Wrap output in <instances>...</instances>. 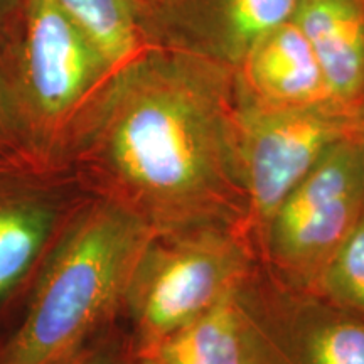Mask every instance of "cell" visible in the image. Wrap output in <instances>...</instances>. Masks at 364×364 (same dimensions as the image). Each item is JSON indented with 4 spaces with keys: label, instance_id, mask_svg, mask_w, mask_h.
<instances>
[{
    "label": "cell",
    "instance_id": "obj_10",
    "mask_svg": "<svg viewBox=\"0 0 364 364\" xmlns=\"http://www.w3.org/2000/svg\"><path fill=\"white\" fill-rule=\"evenodd\" d=\"M233 80L236 100L258 107L338 105L312 46L294 19L258 36L233 68Z\"/></svg>",
    "mask_w": 364,
    "mask_h": 364
},
{
    "label": "cell",
    "instance_id": "obj_9",
    "mask_svg": "<svg viewBox=\"0 0 364 364\" xmlns=\"http://www.w3.org/2000/svg\"><path fill=\"white\" fill-rule=\"evenodd\" d=\"M150 46L235 68L258 36L292 19L299 0H135Z\"/></svg>",
    "mask_w": 364,
    "mask_h": 364
},
{
    "label": "cell",
    "instance_id": "obj_15",
    "mask_svg": "<svg viewBox=\"0 0 364 364\" xmlns=\"http://www.w3.org/2000/svg\"><path fill=\"white\" fill-rule=\"evenodd\" d=\"M63 364H142L129 338L115 332V326L91 341L86 348Z\"/></svg>",
    "mask_w": 364,
    "mask_h": 364
},
{
    "label": "cell",
    "instance_id": "obj_4",
    "mask_svg": "<svg viewBox=\"0 0 364 364\" xmlns=\"http://www.w3.org/2000/svg\"><path fill=\"white\" fill-rule=\"evenodd\" d=\"M240 223H206L154 233L132 273L120 317L136 356L235 295L257 268Z\"/></svg>",
    "mask_w": 364,
    "mask_h": 364
},
{
    "label": "cell",
    "instance_id": "obj_13",
    "mask_svg": "<svg viewBox=\"0 0 364 364\" xmlns=\"http://www.w3.org/2000/svg\"><path fill=\"white\" fill-rule=\"evenodd\" d=\"M88 36L117 70L152 46L145 38L135 0H49Z\"/></svg>",
    "mask_w": 364,
    "mask_h": 364
},
{
    "label": "cell",
    "instance_id": "obj_5",
    "mask_svg": "<svg viewBox=\"0 0 364 364\" xmlns=\"http://www.w3.org/2000/svg\"><path fill=\"white\" fill-rule=\"evenodd\" d=\"M364 209V139L336 142L290 189L258 231L260 263L284 284L312 292Z\"/></svg>",
    "mask_w": 364,
    "mask_h": 364
},
{
    "label": "cell",
    "instance_id": "obj_14",
    "mask_svg": "<svg viewBox=\"0 0 364 364\" xmlns=\"http://www.w3.org/2000/svg\"><path fill=\"white\" fill-rule=\"evenodd\" d=\"M312 292L364 318V209L318 275Z\"/></svg>",
    "mask_w": 364,
    "mask_h": 364
},
{
    "label": "cell",
    "instance_id": "obj_1",
    "mask_svg": "<svg viewBox=\"0 0 364 364\" xmlns=\"http://www.w3.org/2000/svg\"><path fill=\"white\" fill-rule=\"evenodd\" d=\"M86 194L154 233L245 223L233 68L152 46L115 73L68 147Z\"/></svg>",
    "mask_w": 364,
    "mask_h": 364
},
{
    "label": "cell",
    "instance_id": "obj_8",
    "mask_svg": "<svg viewBox=\"0 0 364 364\" xmlns=\"http://www.w3.org/2000/svg\"><path fill=\"white\" fill-rule=\"evenodd\" d=\"M86 198L65 169L0 159V329Z\"/></svg>",
    "mask_w": 364,
    "mask_h": 364
},
{
    "label": "cell",
    "instance_id": "obj_17",
    "mask_svg": "<svg viewBox=\"0 0 364 364\" xmlns=\"http://www.w3.org/2000/svg\"><path fill=\"white\" fill-rule=\"evenodd\" d=\"M22 0H0V53L6 48L19 19Z\"/></svg>",
    "mask_w": 364,
    "mask_h": 364
},
{
    "label": "cell",
    "instance_id": "obj_18",
    "mask_svg": "<svg viewBox=\"0 0 364 364\" xmlns=\"http://www.w3.org/2000/svg\"><path fill=\"white\" fill-rule=\"evenodd\" d=\"M359 134H361L364 139V105L361 108V113H359Z\"/></svg>",
    "mask_w": 364,
    "mask_h": 364
},
{
    "label": "cell",
    "instance_id": "obj_3",
    "mask_svg": "<svg viewBox=\"0 0 364 364\" xmlns=\"http://www.w3.org/2000/svg\"><path fill=\"white\" fill-rule=\"evenodd\" d=\"M120 71L49 0H22L0 53V83L36 162L63 169L81 122Z\"/></svg>",
    "mask_w": 364,
    "mask_h": 364
},
{
    "label": "cell",
    "instance_id": "obj_6",
    "mask_svg": "<svg viewBox=\"0 0 364 364\" xmlns=\"http://www.w3.org/2000/svg\"><path fill=\"white\" fill-rule=\"evenodd\" d=\"M245 364H364V318L258 265L236 292Z\"/></svg>",
    "mask_w": 364,
    "mask_h": 364
},
{
    "label": "cell",
    "instance_id": "obj_12",
    "mask_svg": "<svg viewBox=\"0 0 364 364\" xmlns=\"http://www.w3.org/2000/svg\"><path fill=\"white\" fill-rule=\"evenodd\" d=\"M139 359L142 364H245L236 294L172 332Z\"/></svg>",
    "mask_w": 364,
    "mask_h": 364
},
{
    "label": "cell",
    "instance_id": "obj_2",
    "mask_svg": "<svg viewBox=\"0 0 364 364\" xmlns=\"http://www.w3.org/2000/svg\"><path fill=\"white\" fill-rule=\"evenodd\" d=\"M152 235L125 209L86 198L0 329V364H63L115 326Z\"/></svg>",
    "mask_w": 364,
    "mask_h": 364
},
{
    "label": "cell",
    "instance_id": "obj_7",
    "mask_svg": "<svg viewBox=\"0 0 364 364\" xmlns=\"http://www.w3.org/2000/svg\"><path fill=\"white\" fill-rule=\"evenodd\" d=\"M358 130L359 118L338 105L267 108L236 100V154L253 241L318 159Z\"/></svg>",
    "mask_w": 364,
    "mask_h": 364
},
{
    "label": "cell",
    "instance_id": "obj_16",
    "mask_svg": "<svg viewBox=\"0 0 364 364\" xmlns=\"http://www.w3.org/2000/svg\"><path fill=\"white\" fill-rule=\"evenodd\" d=\"M0 159L36 162L27 150L24 140H22L19 129H17L16 118H14L11 107H9L2 83H0Z\"/></svg>",
    "mask_w": 364,
    "mask_h": 364
},
{
    "label": "cell",
    "instance_id": "obj_11",
    "mask_svg": "<svg viewBox=\"0 0 364 364\" xmlns=\"http://www.w3.org/2000/svg\"><path fill=\"white\" fill-rule=\"evenodd\" d=\"M292 19L312 46L334 102L359 118L364 105V0H299Z\"/></svg>",
    "mask_w": 364,
    "mask_h": 364
}]
</instances>
